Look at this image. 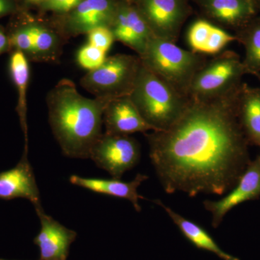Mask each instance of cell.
Instances as JSON below:
<instances>
[{
  "instance_id": "obj_1",
  "label": "cell",
  "mask_w": 260,
  "mask_h": 260,
  "mask_svg": "<svg viewBox=\"0 0 260 260\" xmlns=\"http://www.w3.org/2000/svg\"><path fill=\"white\" fill-rule=\"evenodd\" d=\"M244 82L211 99H190L182 116L164 131L145 133L149 156L167 194L223 195L251 162L239 119Z\"/></svg>"
},
{
  "instance_id": "obj_2",
  "label": "cell",
  "mask_w": 260,
  "mask_h": 260,
  "mask_svg": "<svg viewBox=\"0 0 260 260\" xmlns=\"http://www.w3.org/2000/svg\"><path fill=\"white\" fill-rule=\"evenodd\" d=\"M111 100L83 96L68 79L51 89L47 98L49 124L65 156L90 158L91 148L102 135L103 115Z\"/></svg>"
},
{
  "instance_id": "obj_3",
  "label": "cell",
  "mask_w": 260,
  "mask_h": 260,
  "mask_svg": "<svg viewBox=\"0 0 260 260\" xmlns=\"http://www.w3.org/2000/svg\"><path fill=\"white\" fill-rule=\"evenodd\" d=\"M129 98L152 131L170 128L190 102L189 98L178 93L143 62Z\"/></svg>"
},
{
  "instance_id": "obj_4",
  "label": "cell",
  "mask_w": 260,
  "mask_h": 260,
  "mask_svg": "<svg viewBox=\"0 0 260 260\" xmlns=\"http://www.w3.org/2000/svg\"><path fill=\"white\" fill-rule=\"evenodd\" d=\"M140 58L152 73L187 98L194 75L207 61L199 53L185 50L175 42L155 37Z\"/></svg>"
},
{
  "instance_id": "obj_5",
  "label": "cell",
  "mask_w": 260,
  "mask_h": 260,
  "mask_svg": "<svg viewBox=\"0 0 260 260\" xmlns=\"http://www.w3.org/2000/svg\"><path fill=\"white\" fill-rule=\"evenodd\" d=\"M141 64L139 56L118 54L109 56L102 66L84 75L80 83L95 98L126 96L134 88Z\"/></svg>"
},
{
  "instance_id": "obj_6",
  "label": "cell",
  "mask_w": 260,
  "mask_h": 260,
  "mask_svg": "<svg viewBox=\"0 0 260 260\" xmlns=\"http://www.w3.org/2000/svg\"><path fill=\"white\" fill-rule=\"evenodd\" d=\"M248 75L240 56L233 51L220 52L207 60L194 75L189 90L190 99L220 96L237 88Z\"/></svg>"
},
{
  "instance_id": "obj_7",
  "label": "cell",
  "mask_w": 260,
  "mask_h": 260,
  "mask_svg": "<svg viewBox=\"0 0 260 260\" xmlns=\"http://www.w3.org/2000/svg\"><path fill=\"white\" fill-rule=\"evenodd\" d=\"M140 157V145L134 138L107 133H102L90 153V158L98 167L118 179L138 165Z\"/></svg>"
},
{
  "instance_id": "obj_8",
  "label": "cell",
  "mask_w": 260,
  "mask_h": 260,
  "mask_svg": "<svg viewBox=\"0 0 260 260\" xmlns=\"http://www.w3.org/2000/svg\"><path fill=\"white\" fill-rule=\"evenodd\" d=\"M135 5L154 37L177 42L187 15L184 0H135Z\"/></svg>"
},
{
  "instance_id": "obj_9",
  "label": "cell",
  "mask_w": 260,
  "mask_h": 260,
  "mask_svg": "<svg viewBox=\"0 0 260 260\" xmlns=\"http://www.w3.org/2000/svg\"><path fill=\"white\" fill-rule=\"evenodd\" d=\"M114 40L144 54L154 37L143 15L131 0H119L115 16L110 27Z\"/></svg>"
},
{
  "instance_id": "obj_10",
  "label": "cell",
  "mask_w": 260,
  "mask_h": 260,
  "mask_svg": "<svg viewBox=\"0 0 260 260\" xmlns=\"http://www.w3.org/2000/svg\"><path fill=\"white\" fill-rule=\"evenodd\" d=\"M119 0H82L63 15L61 30L65 35L87 34L99 27L110 28Z\"/></svg>"
},
{
  "instance_id": "obj_11",
  "label": "cell",
  "mask_w": 260,
  "mask_h": 260,
  "mask_svg": "<svg viewBox=\"0 0 260 260\" xmlns=\"http://www.w3.org/2000/svg\"><path fill=\"white\" fill-rule=\"evenodd\" d=\"M260 198V153L249 162L237 184L224 198L216 201L203 202L205 209L212 216V226L216 229L230 210L246 201Z\"/></svg>"
},
{
  "instance_id": "obj_12",
  "label": "cell",
  "mask_w": 260,
  "mask_h": 260,
  "mask_svg": "<svg viewBox=\"0 0 260 260\" xmlns=\"http://www.w3.org/2000/svg\"><path fill=\"white\" fill-rule=\"evenodd\" d=\"M35 210L41 223L40 232L34 239L40 251L39 260H67L77 233L44 213L42 205Z\"/></svg>"
},
{
  "instance_id": "obj_13",
  "label": "cell",
  "mask_w": 260,
  "mask_h": 260,
  "mask_svg": "<svg viewBox=\"0 0 260 260\" xmlns=\"http://www.w3.org/2000/svg\"><path fill=\"white\" fill-rule=\"evenodd\" d=\"M103 123L105 133L112 135H129L136 133H146L151 130L129 95L112 99L104 109Z\"/></svg>"
},
{
  "instance_id": "obj_14",
  "label": "cell",
  "mask_w": 260,
  "mask_h": 260,
  "mask_svg": "<svg viewBox=\"0 0 260 260\" xmlns=\"http://www.w3.org/2000/svg\"><path fill=\"white\" fill-rule=\"evenodd\" d=\"M0 198H24L34 207L42 205L35 176L26 155H24L16 167L0 173Z\"/></svg>"
},
{
  "instance_id": "obj_15",
  "label": "cell",
  "mask_w": 260,
  "mask_h": 260,
  "mask_svg": "<svg viewBox=\"0 0 260 260\" xmlns=\"http://www.w3.org/2000/svg\"><path fill=\"white\" fill-rule=\"evenodd\" d=\"M148 179V176L142 174H137L135 179L130 181H123L114 178L112 179H97L73 175L70 177V181L73 185L93 192L129 200L136 211L140 212L142 208L139 201L144 198L139 194L138 189L142 183Z\"/></svg>"
},
{
  "instance_id": "obj_16",
  "label": "cell",
  "mask_w": 260,
  "mask_h": 260,
  "mask_svg": "<svg viewBox=\"0 0 260 260\" xmlns=\"http://www.w3.org/2000/svg\"><path fill=\"white\" fill-rule=\"evenodd\" d=\"M201 5L210 18L238 30L247 25L254 13L251 0H201Z\"/></svg>"
},
{
  "instance_id": "obj_17",
  "label": "cell",
  "mask_w": 260,
  "mask_h": 260,
  "mask_svg": "<svg viewBox=\"0 0 260 260\" xmlns=\"http://www.w3.org/2000/svg\"><path fill=\"white\" fill-rule=\"evenodd\" d=\"M154 202L155 204L158 205L165 210L169 218L172 219L174 223L179 228L181 234L197 248L213 253L223 260H240L239 258L224 251L210 235L209 233L200 226L199 224L184 218L180 214L177 213L172 208L164 204L160 200H156Z\"/></svg>"
},
{
  "instance_id": "obj_18",
  "label": "cell",
  "mask_w": 260,
  "mask_h": 260,
  "mask_svg": "<svg viewBox=\"0 0 260 260\" xmlns=\"http://www.w3.org/2000/svg\"><path fill=\"white\" fill-rule=\"evenodd\" d=\"M239 119L249 144L258 147L260 151V88L243 83L239 98Z\"/></svg>"
},
{
  "instance_id": "obj_19",
  "label": "cell",
  "mask_w": 260,
  "mask_h": 260,
  "mask_svg": "<svg viewBox=\"0 0 260 260\" xmlns=\"http://www.w3.org/2000/svg\"><path fill=\"white\" fill-rule=\"evenodd\" d=\"M31 34L32 57L39 60H53L60 51V41L54 30L37 22L28 23Z\"/></svg>"
},
{
  "instance_id": "obj_20",
  "label": "cell",
  "mask_w": 260,
  "mask_h": 260,
  "mask_svg": "<svg viewBox=\"0 0 260 260\" xmlns=\"http://www.w3.org/2000/svg\"><path fill=\"white\" fill-rule=\"evenodd\" d=\"M245 50L243 59L248 75H260V22L247 24L235 34Z\"/></svg>"
},
{
  "instance_id": "obj_21",
  "label": "cell",
  "mask_w": 260,
  "mask_h": 260,
  "mask_svg": "<svg viewBox=\"0 0 260 260\" xmlns=\"http://www.w3.org/2000/svg\"><path fill=\"white\" fill-rule=\"evenodd\" d=\"M12 78L18 91V109L24 128L26 129V91L28 88L30 69L26 55L20 51H15L10 61Z\"/></svg>"
},
{
  "instance_id": "obj_22",
  "label": "cell",
  "mask_w": 260,
  "mask_h": 260,
  "mask_svg": "<svg viewBox=\"0 0 260 260\" xmlns=\"http://www.w3.org/2000/svg\"><path fill=\"white\" fill-rule=\"evenodd\" d=\"M237 42L235 35L213 25L209 38L202 50V54H218L230 43Z\"/></svg>"
},
{
  "instance_id": "obj_23",
  "label": "cell",
  "mask_w": 260,
  "mask_h": 260,
  "mask_svg": "<svg viewBox=\"0 0 260 260\" xmlns=\"http://www.w3.org/2000/svg\"><path fill=\"white\" fill-rule=\"evenodd\" d=\"M213 27V24L205 20H198L191 25L187 38L192 51L199 54L202 52Z\"/></svg>"
},
{
  "instance_id": "obj_24",
  "label": "cell",
  "mask_w": 260,
  "mask_h": 260,
  "mask_svg": "<svg viewBox=\"0 0 260 260\" xmlns=\"http://www.w3.org/2000/svg\"><path fill=\"white\" fill-rule=\"evenodd\" d=\"M107 59V52L86 44L80 49L77 56L78 64L84 69L91 71L102 66Z\"/></svg>"
},
{
  "instance_id": "obj_25",
  "label": "cell",
  "mask_w": 260,
  "mask_h": 260,
  "mask_svg": "<svg viewBox=\"0 0 260 260\" xmlns=\"http://www.w3.org/2000/svg\"><path fill=\"white\" fill-rule=\"evenodd\" d=\"M10 44L16 48L17 50L23 52L25 55L28 54L32 56L34 46L28 23L22 25L13 32L10 38Z\"/></svg>"
},
{
  "instance_id": "obj_26",
  "label": "cell",
  "mask_w": 260,
  "mask_h": 260,
  "mask_svg": "<svg viewBox=\"0 0 260 260\" xmlns=\"http://www.w3.org/2000/svg\"><path fill=\"white\" fill-rule=\"evenodd\" d=\"M88 44L93 47L107 52L114 42L112 30L108 27H99L87 34Z\"/></svg>"
},
{
  "instance_id": "obj_27",
  "label": "cell",
  "mask_w": 260,
  "mask_h": 260,
  "mask_svg": "<svg viewBox=\"0 0 260 260\" xmlns=\"http://www.w3.org/2000/svg\"><path fill=\"white\" fill-rule=\"evenodd\" d=\"M82 0H45L42 5L43 10L64 15L74 9Z\"/></svg>"
},
{
  "instance_id": "obj_28",
  "label": "cell",
  "mask_w": 260,
  "mask_h": 260,
  "mask_svg": "<svg viewBox=\"0 0 260 260\" xmlns=\"http://www.w3.org/2000/svg\"><path fill=\"white\" fill-rule=\"evenodd\" d=\"M15 9L13 0H0V17L11 13Z\"/></svg>"
},
{
  "instance_id": "obj_29",
  "label": "cell",
  "mask_w": 260,
  "mask_h": 260,
  "mask_svg": "<svg viewBox=\"0 0 260 260\" xmlns=\"http://www.w3.org/2000/svg\"><path fill=\"white\" fill-rule=\"evenodd\" d=\"M10 45V41L5 35V32L0 29V54L5 52Z\"/></svg>"
},
{
  "instance_id": "obj_30",
  "label": "cell",
  "mask_w": 260,
  "mask_h": 260,
  "mask_svg": "<svg viewBox=\"0 0 260 260\" xmlns=\"http://www.w3.org/2000/svg\"><path fill=\"white\" fill-rule=\"evenodd\" d=\"M26 1L31 4L41 5L45 0H26Z\"/></svg>"
},
{
  "instance_id": "obj_31",
  "label": "cell",
  "mask_w": 260,
  "mask_h": 260,
  "mask_svg": "<svg viewBox=\"0 0 260 260\" xmlns=\"http://www.w3.org/2000/svg\"><path fill=\"white\" fill-rule=\"evenodd\" d=\"M256 78H258V80H259V81H260V75H258V76H256Z\"/></svg>"
},
{
  "instance_id": "obj_32",
  "label": "cell",
  "mask_w": 260,
  "mask_h": 260,
  "mask_svg": "<svg viewBox=\"0 0 260 260\" xmlns=\"http://www.w3.org/2000/svg\"><path fill=\"white\" fill-rule=\"evenodd\" d=\"M0 260H5V259H0Z\"/></svg>"
}]
</instances>
